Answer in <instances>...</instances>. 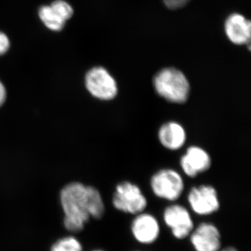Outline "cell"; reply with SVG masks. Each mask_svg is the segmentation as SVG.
Instances as JSON below:
<instances>
[{"label":"cell","mask_w":251,"mask_h":251,"mask_svg":"<svg viewBox=\"0 0 251 251\" xmlns=\"http://www.w3.org/2000/svg\"><path fill=\"white\" fill-rule=\"evenodd\" d=\"M189 237L196 251H220L222 249L221 232L212 223H201Z\"/></svg>","instance_id":"obj_8"},{"label":"cell","mask_w":251,"mask_h":251,"mask_svg":"<svg viewBox=\"0 0 251 251\" xmlns=\"http://www.w3.org/2000/svg\"><path fill=\"white\" fill-rule=\"evenodd\" d=\"M50 251H82V247L75 237H67L54 243Z\"/></svg>","instance_id":"obj_14"},{"label":"cell","mask_w":251,"mask_h":251,"mask_svg":"<svg viewBox=\"0 0 251 251\" xmlns=\"http://www.w3.org/2000/svg\"><path fill=\"white\" fill-rule=\"evenodd\" d=\"M6 96H7V93H6V87L4 84L0 81V107L2 106L6 101Z\"/></svg>","instance_id":"obj_18"},{"label":"cell","mask_w":251,"mask_h":251,"mask_svg":"<svg viewBox=\"0 0 251 251\" xmlns=\"http://www.w3.org/2000/svg\"><path fill=\"white\" fill-rule=\"evenodd\" d=\"M190 0H163L167 7L171 9H177L186 6Z\"/></svg>","instance_id":"obj_16"},{"label":"cell","mask_w":251,"mask_h":251,"mask_svg":"<svg viewBox=\"0 0 251 251\" xmlns=\"http://www.w3.org/2000/svg\"><path fill=\"white\" fill-rule=\"evenodd\" d=\"M150 185L156 197L173 202L181 197L184 188L181 175L173 169L157 172L151 177Z\"/></svg>","instance_id":"obj_5"},{"label":"cell","mask_w":251,"mask_h":251,"mask_svg":"<svg viewBox=\"0 0 251 251\" xmlns=\"http://www.w3.org/2000/svg\"><path fill=\"white\" fill-rule=\"evenodd\" d=\"M225 31L226 35L233 44L249 45L251 34V22L242 15H230L225 23Z\"/></svg>","instance_id":"obj_11"},{"label":"cell","mask_w":251,"mask_h":251,"mask_svg":"<svg viewBox=\"0 0 251 251\" xmlns=\"http://www.w3.org/2000/svg\"><path fill=\"white\" fill-rule=\"evenodd\" d=\"M163 221L175 239L182 240L189 237L195 228L189 211L181 204H172L163 211Z\"/></svg>","instance_id":"obj_6"},{"label":"cell","mask_w":251,"mask_h":251,"mask_svg":"<svg viewBox=\"0 0 251 251\" xmlns=\"http://www.w3.org/2000/svg\"><path fill=\"white\" fill-rule=\"evenodd\" d=\"M158 140L168 150L175 151L184 146L186 133L184 127L175 122H169L161 126L158 130Z\"/></svg>","instance_id":"obj_12"},{"label":"cell","mask_w":251,"mask_h":251,"mask_svg":"<svg viewBox=\"0 0 251 251\" xmlns=\"http://www.w3.org/2000/svg\"><path fill=\"white\" fill-rule=\"evenodd\" d=\"M153 85L157 94L173 103H184L189 97V82L179 69L165 68L159 71L153 79Z\"/></svg>","instance_id":"obj_2"},{"label":"cell","mask_w":251,"mask_h":251,"mask_svg":"<svg viewBox=\"0 0 251 251\" xmlns=\"http://www.w3.org/2000/svg\"><path fill=\"white\" fill-rule=\"evenodd\" d=\"M102 251V250H95V251Z\"/></svg>","instance_id":"obj_20"},{"label":"cell","mask_w":251,"mask_h":251,"mask_svg":"<svg viewBox=\"0 0 251 251\" xmlns=\"http://www.w3.org/2000/svg\"><path fill=\"white\" fill-rule=\"evenodd\" d=\"M39 17L46 27L52 31H60L64 27L65 21H63L50 6H44L39 11Z\"/></svg>","instance_id":"obj_13"},{"label":"cell","mask_w":251,"mask_h":251,"mask_svg":"<svg viewBox=\"0 0 251 251\" xmlns=\"http://www.w3.org/2000/svg\"><path fill=\"white\" fill-rule=\"evenodd\" d=\"M188 202L193 212L199 216H209L219 210L220 201L216 188L201 185L191 188Z\"/></svg>","instance_id":"obj_7"},{"label":"cell","mask_w":251,"mask_h":251,"mask_svg":"<svg viewBox=\"0 0 251 251\" xmlns=\"http://www.w3.org/2000/svg\"><path fill=\"white\" fill-rule=\"evenodd\" d=\"M89 200L90 186L72 182L62 188L60 202L64 213V225L69 232H80L88 222Z\"/></svg>","instance_id":"obj_1"},{"label":"cell","mask_w":251,"mask_h":251,"mask_svg":"<svg viewBox=\"0 0 251 251\" xmlns=\"http://www.w3.org/2000/svg\"><path fill=\"white\" fill-rule=\"evenodd\" d=\"M130 230L137 242L145 245H150L158 240L161 233V227L154 216L143 211L135 215L130 226Z\"/></svg>","instance_id":"obj_9"},{"label":"cell","mask_w":251,"mask_h":251,"mask_svg":"<svg viewBox=\"0 0 251 251\" xmlns=\"http://www.w3.org/2000/svg\"><path fill=\"white\" fill-rule=\"evenodd\" d=\"M50 6L55 11L56 14L65 22L69 18H72L74 14V10L71 5L63 0H57L54 1Z\"/></svg>","instance_id":"obj_15"},{"label":"cell","mask_w":251,"mask_h":251,"mask_svg":"<svg viewBox=\"0 0 251 251\" xmlns=\"http://www.w3.org/2000/svg\"><path fill=\"white\" fill-rule=\"evenodd\" d=\"M9 38L4 33L0 32V56L6 53L9 50Z\"/></svg>","instance_id":"obj_17"},{"label":"cell","mask_w":251,"mask_h":251,"mask_svg":"<svg viewBox=\"0 0 251 251\" xmlns=\"http://www.w3.org/2000/svg\"><path fill=\"white\" fill-rule=\"evenodd\" d=\"M180 166L188 176L196 177L210 168L211 157L204 149L191 146L186 150V153L180 159Z\"/></svg>","instance_id":"obj_10"},{"label":"cell","mask_w":251,"mask_h":251,"mask_svg":"<svg viewBox=\"0 0 251 251\" xmlns=\"http://www.w3.org/2000/svg\"><path fill=\"white\" fill-rule=\"evenodd\" d=\"M220 251H239V250L233 247H227L221 249Z\"/></svg>","instance_id":"obj_19"},{"label":"cell","mask_w":251,"mask_h":251,"mask_svg":"<svg viewBox=\"0 0 251 251\" xmlns=\"http://www.w3.org/2000/svg\"><path fill=\"white\" fill-rule=\"evenodd\" d=\"M112 204L117 210L137 215L145 211L148 200L139 186L125 181L117 185L112 197Z\"/></svg>","instance_id":"obj_3"},{"label":"cell","mask_w":251,"mask_h":251,"mask_svg":"<svg viewBox=\"0 0 251 251\" xmlns=\"http://www.w3.org/2000/svg\"><path fill=\"white\" fill-rule=\"evenodd\" d=\"M85 85L89 93L99 100H111L118 94L116 80L102 67L92 68L86 74Z\"/></svg>","instance_id":"obj_4"}]
</instances>
